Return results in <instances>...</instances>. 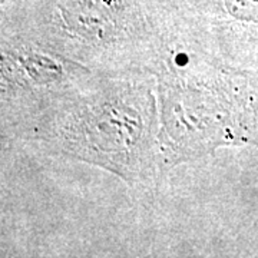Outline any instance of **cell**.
<instances>
[{
	"instance_id": "obj_3",
	"label": "cell",
	"mask_w": 258,
	"mask_h": 258,
	"mask_svg": "<svg viewBox=\"0 0 258 258\" xmlns=\"http://www.w3.org/2000/svg\"><path fill=\"white\" fill-rule=\"evenodd\" d=\"M169 8L148 0H33L2 15L19 32L99 76L151 75Z\"/></svg>"
},
{
	"instance_id": "obj_1",
	"label": "cell",
	"mask_w": 258,
	"mask_h": 258,
	"mask_svg": "<svg viewBox=\"0 0 258 258\" xmlns=\"http://www.w3.org/2000/svg\"><path fill=\"white\" fill-rule=\"evenodd\" d=\"M158 137L157 79L129 75L98 76L39 116L15 142L102 168L149 192L166 174Z\"/></svg>"
},
{
	"instance_id": "obj_4",
	"label": "cell",
	"mask_w": 258,
	"mask_h": 258,
	"mask_svg": "<svg viewBox=\"0 0 258 258\" xmlns=\"http://www.w3.org/2000/svg\"><path fill=\"white\" fill-rule=\"evenodd\" d=\"M99 75L19 32L0 30V131L16 141L30 123Z\"/></svg>"
},
{
	"instance_id": "obj_2",
	"label": "cell",
	"mask_w": 258,
	"mask_h": 258,
	"mask_svg": "<svg viewBox=\"0 0 258 258\" xmlns=\"http://www.w3.org/2000/svg\"><path fill=\"white\" fill-rule=\"evenodd\" d=\"M151 75L157 79L166 172L218 148L255 142L249 75L212 55L175 9H168Z\"/></svg>"
}]
</instances>
